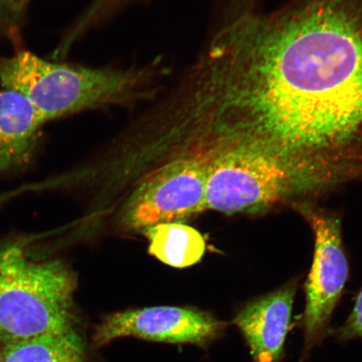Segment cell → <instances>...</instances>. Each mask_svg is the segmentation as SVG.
<instances>
[{"instance_id": "9c48e42d", "label": "cell", "mask_w": 362, "mask_h": 362, "mask_svg": "<svg viewBox=\"0 0 362 362\" xmlns=\"http://www.w3.org/2000/svg\"><path fill=\"white\" fill-rule=\"evenodd\" d=\"M45 124L25 96L16 90L0 89V173L30 164Z\"/></svg>"}, {"instance_id": "6da1fadb", "label": "cell", "mask_w": 362, "mask_h": 362, "mask_svg": "<svg viewBox=\"0 0 362 362\" xmlns=\"http://www.w3.org/2000/svg\"><path fill=\"white\" fill-rule=\"evenodd\" d=\"M208 126L323 189L362 170V0H296L230 21L198 65Z\"/></svg>"}, {"instance_id": "52a82bcc", "label": "cell", "mask_w": 362, "mask_h": 362, "mask_svg": "<svg viewBox=\"0 0 362 362\" xmlns=\"http://www.w3.org/2000/svg\"><path fill=\"white\" fill-rule=\"evenodd\" d=\"M226 324L206 312L189 308L156 306L117 312L96 329L94 344L107 345L122 337L204 346L220 337Z\"/></svg>"}, {"instance_id": "5b68a950", "label": "cell", "mask_w": 362, "mask_h": 362, "mask_svg": "<svg viewBox=\"0 0 362 362\" xmlns=\"http://www.w3.org/2000/svg\"><path fill=\"white\" fill-rule=\"evenodd\" d=\"M207 156L204 148L153 170L127 201L123 221L130 229L182 223L207 210Z\"/></svg>"}, {"instance_id": "7a4b0ae2", "label": "cell", "mask_w": 362, "mask_h": 362, "mask_svg": "<svg viewBox=\"0 0 362 362\" xmlns=\"http://www.w3.org/2000/svg\"><path fill=\"white\" fill-rule=\"evenodd\" d=\"M146 69L90 68L48 61L29 51L0 57V85L33 103L45 123L93 108L151 96Z\"/></svg>"}, {"instance_id": "7c38bea8", "label": "cell", "mask_w": 362, "mask_h": 362, "mask_svg": "<svg viewBox=\"0 0 362 362\" xmlns=\"http://www.w3.org/2000/svg\"><path fill=\"white\" fill-rule=\"evenodd\" d=\"M31 0H0V35L13 42L20 40Z\"/></svg>"}, {"instance_id": "30bf717a", "label": "cell", "mask_w": 362, "mask_h": 362, "mask_svg": "<svg viewBox=\"0 0 362 362\" xmlns=\"http://www.w3.org/2000/svg\"><path fill=\"white\" fill-rule=\"evenodd\" d=\"M143 232L149 243V255L173 268L185 269L197 264L206 251L202 235L183 223L157 224Z\"/></svg>"}, {"instance_id": "8fae6325", "label": "cell", "mask_w": 362, "mask_h": 362, "mask_svg": "<svg viewBox=\"0 0 362 362\" xmlns=\"http://www.w3.org/2000/svg\"><path fill=\"white\" fill-rule=\"evenodd\" d=\"M83 346L74 329L6 342L0 362H83Z\"/></svg>"}, {"instance_id": "4fadbf2b", "label": "cell", "mask_w": 362, "mask_h": 362, "mask_svg": "<svg viewBox=\"0 0 362 362\" xmlns=\"http://www.w3.org/2000/svg\"><path fill=\"white\" fill-rule=\"evenodd\" d=\"M336 336L342 341L362 338V289L357 296L355 306L349 318L337 329Z\"/></svg>"}, {"instance_id": "3957f363", "label": "cell", "mask_w": 362, "mask_h": 362, "mask_svg": "<svg viewBox=\"0 0 362 362\" xmlns=\"http://www.w3.org/2000/svg\"><path fill=\"white\" fill-rule=\"evenodd\" d=\"M76 279L61 260L36 259L26 241L0 245V337L4 342L74 329Z\"/></svg>"}, {"instance_id": "ba28073f", "label": "cell", "mask_w": 362, "mask_h": 362, "mask_svg": "<svg viewBox=\"0 0 362 362\" xmlns=\"http://www.w3.org/2000/svg\"><path fill=\"white\" fill-rule=\"evenodd\" d=\"M296 283L255 298L238 312L234 323L241 330L253 362H281L289 330Z\"/></svg>"}, {"instance_id": "277c9868", "label": "cell", "mask_w": 362, "mask_h": 362, "mask_svg": "<svg viewBox=\"0 0 362 362\" xmlns=\"http://www.w3.org/2000/svg\"><path fill=\"white\" fill-rule=\"evenodd\" d=\"M205 141L207 210L256 214L322 192L307 176L277 158L216 141L206 134Z\"/></svg>"}, {"instance_id": "8992f818", "label": "cell", "mask_w": 362, "mask_h": 362, "mask_svg": "<svg viewBox=\"0 0 362 362\" xmlns=\"http://www.w3.org/2000/svg\"><path fill=\"white\" fill-rule=\"evenodd\" d=\"M296 207L315 235L314 259L305 284L306 304L301 321L305 356L328 332L330 318L349 275V266L339 217L310 203L300 202Z\"/></svg>"}]
</instances>
